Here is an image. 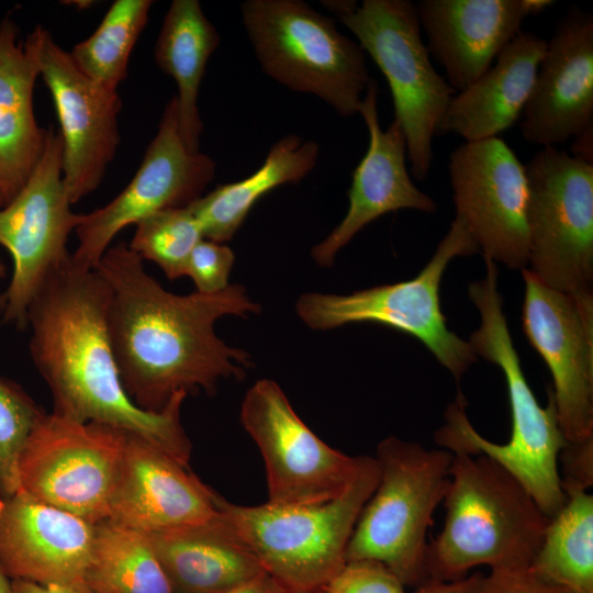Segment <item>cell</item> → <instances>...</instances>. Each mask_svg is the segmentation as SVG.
<instances>
[{"label": "cell", "instance_id": "8d00e7d4", "mask_svg": "<svg viewBox=\"0 0 593 593\" xmlns=\"http://www.w3.org/2000/svg\"><path fill=\"white\" fill-rule=\"evenodd\" d=\"M11 586L13 593H96L86 582L42 584L12 580Z\"/></svg>", "mask_w": 593, "mask_h": 593}, {"label": "cell", "instance_id": "836d02e7", "mask_svg": "<svg viewBox=\"0 0 593 593\" xmlns=\"http://www.w3.org/2000/svg\"><path fill=\"white\" fill-rule=\"evenodd\" d=\"M234 261L235 255L231 247L203 238L191 251L186 276L192 279L197 292L214 294L228 287Z\"/></svg>", "mask_w": 593, "mask_h": 593}, {"label": "cell", "instance_id": "ba28073f", "mask_svg": "<svg viewBox=\"0 0 593 593\" xmlns=\"http://www.w3.org/2000/svg\"><path fill=\"white\" fill-rule=\"evenodd\" d=\"M354 34L388 81L394 121L405 142L411 174L425 180L433 139L455 90L439 75L421 35L416 7L409 0L324 1Z\"/></svg>", "mask_w": 593, "mask_h": 593}, {"label": "cell", "instance_id": "5b68a950", "mask_svg": "<svg viewBox=\"0 0 593 593\" xmlns=\"http://www.w3.org/2000/svg\"><path fill=\"white\" fill-rule=\"evenodd\" d=\"M378 480L374 457L362 455L347 489L326 502L247 506L232 503L217 492L214 502L264 571L290 593H309L320 590L346 562L351 534Z\"/></svg>", "mask_w": 593, "mask_h": 593}, {"label": "cell", "instance_id": "74e56055", "mask_svg": "<svg viewBox=\"0 0 593 593\" xmlns=\"http://www.w3.org/2000/svg\"><path fill=\"white\" fill-rule=\"evenodd\" d=\"M221 593H290L277 579L260 572L256 577Z\"/></svg>", "mask_w": 593, "mask_h": 593}, {"label": "cell", "instance_id": "4316f807", "mask_svg": "<svg viewBox=\"0 0 593 593\" xmlns=\"http://www.w3.org/2000/svg\"><path fill=\"white\" fill-rule=\"evenodd\" d=\"M318 150L313 141L286 135L249 177L221 184L190 203L203 237L223 244L231 240L261 197L279 186L299 182L314 168Z\"/></svg>", "mask_w": 593, "mask_h": 593}, {"label": "cell", "instance_id": "7402d4cb", "mask_svg": "<svg viewBox=\"0 0 593 593\" xmlns=\"http://www.w3.org/2000/svg\"><path fill=\"white\" fill-rule=\"evenodd\" d=\"M214 495L189 467L130 434L107 521L144 534L184 527L217 514Z\"/></svg>", "mask_w": 593, "mask_h": 593}, {"label": "cell", "instance_id": "9c48e42d", "mask_svg": "<svg viewBox=\"0 0 593 593\" xmlns=\"http://www.w3.org/2000/svg\"><path fill=\"white\" fill-rule=\"evenodd\" d=\"M475 253H479L477 244L461 221L455 217L433 257L416 277L350 294L305 293L296 300L295 311L314 331L374 323L409 334L459 380L478 356L469 342L448 328L439 290L449 262Z\"/></svg>", "mask_w": 593, "mask_h": 593}, {"label": "cell", "instance_id": "1f68e13d", "mask_svg": "<svg viewBox=\"0 0 593 593\" xmlns=\"http://www.w3.org/2000/svg\"><path fill=\"white\" fill-rule=\"evenodd\" d=\"M44 413L20 384L0 377V497L19 492V457Z\"/></svg>", "mask_w": 593, "mask_h": 593}, {"label": "cell", "instance_id": "9a60e30c", "mask_svg": "<svg viewBox=\"0 0 593 593\" xmlns=\"http://www.w3.org/2000/svg\"><path fill=\"white\" fill-rule=\"evenodd\" d=\"M456 217L483 257L528 265L529 183L525 165L500 136L465 142L449 155Z\"/></svg>", "mask_w": 593, "mask_h": 593}, {"label": "cell", "instance_id": "8fae6325", "mask_svg": "<svg viewBox=\"0 0 593 593\" xmlns=\"http://www.w3.org/2000/svg\"><path fill=\"white\" fill-rule=\"evenodd\" d=\"M529 183L527 269L542 284L592 291L593 164L557 147L525 165Z\"/></svg>", "mask_w": 593, "mask_h": 593}, {"label": "cell", "instance_id": "4dcf8cb0", "mask_svg": "<svg viewBox=\"0 0 593 593\" xmlns=\"http://www.w3.org/2000/svg\"><path fill=\"white\" fill-rule=\"evenodd\" d=\"M203 238L197 219L184 206L161 210L138 222L128 246L176 280L186 276L191 251Z\"/></svg>", "mask_w": 593, "mask_h": 593}, {"label": "cell", "instance_id": "484cf974", "mask_svg": "<svg viewBox=\"0 0 593 593\" xmlns=\"http://www.w3.org/2000/svg\"><path fill=\"white\" fill-rule=\"evenodd\" d=\"M219 44V32L204 15L199 1L171 2L155 44L154 58L177 83L179 131L191 152H200L203 124L198 96L208 60Z\"/></svg>", "mask_w": 593, "mask_h": 593}, {"label": "cell", "instance_id": "83f0119b", "mask_svg": "<svg viewBox=\"0 0 593 593\" xmlns=\"http://www.w3.org/2000/svg\"><path fill=\"white\" fill-rule=\"evenodd\" d=\"M566 501L549 519L530 569L574 593H593V495L562 485Z\"/></svg>", "mask_w": 593, "mask_h": 593}, {"label": "cell", "instance_id": "277c9868", "mask_svg": "<svg viewBox=\"0 0 593 593\" xmlns=\"http://www.w3.org/2000/svg\"><path fill=\"white\" fill-rule=\"evenodd\" d=\"M452 455L444 526L426 550L427 581H457L479 566L529 568L550 518L495 461Z\"/></svg>", "mask_w": 593, "mask_h": 593}, {"label": "cell", "instance_id": "7bdbcfd3", "mask_svg": "<svg viewBox=\"0 0 593 593\" xmlns=\"http://www.w3.org/2000/svg\"><path fill=\"white\" fill-rule=\"evenodd\" d=\"M309 593H321V592H320V590H317V591H314V592H309Z\"/></svg>", "mask_w": 593, "mask_h": 593}, {"label": "cell", "instance_id": "52a82bcc", "mask_svg": "<svg viewBox=\"0 0 593 593\" xmlns=\"http://www.w3.org/2000/svg\"><path fill=\"white\" fill-rule=\"evenodd\" d=\"M240 14L268 76L316 96L342 116L359 112L372 79L366 54L331 18L301 0H247Z\"/></svg>", "mask_w": 593, "mask_h": 593}, {"label": "cell", "instance_id": "44dd1931", "mask_svg": "<svg viewBox=\"0 0 593 593\" xmlns=\"http://www.w3.org/2000/svg\"><path fill=\"white\" fill-rule=\"evenodd\" d=\"M96 525L22 491L0 497V567L12 580L85 582Z\"/></svg>", "mask_w": 593, "mask_h": 593}, {"label": "cell", "instance_id": "cb8c5ba5", "mask_svg": "<svg viewBox=\"0 0 593 593\" xmlns=\"http://www.w3.org/2000/svg\"><path fill=\"white\" fill-rule=\"evenodd\" d=\"M546 41L521 31L492 66L450 100L436 130L466 142L497 137L522 116L535 83Z\"/></svg>", "mask_w": 593, "mask_h": 593}, {"label": "cell", "instance_id": "ab89813d", "mask_svg": "<svg viewBox=\"0 0 593 593\" xmlns=\"http://www.w3.org/2000/svg\"><path fill=\"white\" fill-rule=\"evenodd\" d=\"M592 132L593 126L586 128L579 135H577L573 139V146H572V156L575 158H579L581 160H584L586 163H592Z\"/></svg>", "mask_w": 593, "mask_h": 593}, {"label": "cell", "instance_id": "e575fe53", "mask_svg": "<svg viewBox=\"0 0 593 593\" xmlns=\"http://www.w3.org/2000/svg\"><path fill=\"white\" fill-rule=\"evenodd\" d=\"M465 593H574L552 583L530 567L516 570H491L489 574L473 573Z\"/></svg>", "mask_w": 593, "mask_h": 593}, {"label": "cell", "instance_id": "60d3db41", "mask_svg": "<svg viewBox=\"0 0 593 593\" xmlns=\"http://www.w3.org/2000/svg\"><path fill=\"white\" fill-rule=\"evenodd\" d=\"M0 593H13L11 581L4 574L1 567H0Z\"/></svg>", "mask_w": 593, "mask_h": 593}, {"label": "cell", "instance_id": "d4e9b609", "mask_svg": "<svg viewBox=\"0 0 593 593\" xmlns=\"http://www.w3.org/2000/svg\"><path fill=\"white\" fill-rule=\"evenodd\" d=\"M147 535L177 593H221L264 571L220 511L202 523Z\"/></svg>", "mask_w": 593, "mask_h": 593}, {"label": "cell", "instance_id": "7c38bea8", "mask_svg": "<svg viewBox=\"0 0 593 593\" xmlns=\"http://www.w3.org/2000/svg\"><path fill=\"white\" fill-rule=\"evenodd\" d=\"M63 180V141L47 130L45 147L21 190L0 208V245L11 256L13 269L0 293L4 324L26 328L31 301L46 278L71 256L68 238L80 214L74 213Z\"/></svg>", "mask_w": 593, "mask_h": 593}, {"label": "cell", "instance_id": "5bb4252c", "mask_svg": "<svg viewBox=\"0 0 593 593\" xmlns=\"http://www.w3.org/2000/svg\"><path fill=\"white\" fill-rule=\"evenodd\" d=\"M215 170L210 156L184 145L174 96L128 184L105 205L80 214L75 230L78 246L71 259L82 268L94 269L123 228L158 211L188 206L201 197Z\"/></svg>", "mask_w": 593, "mask_h": 593}, {"label": "cell", "instance_id": "d590c367", "mask_svg": "<svg viewBox=\"0 0 593 593\" xmlns=\"http://www.w3.org/2000/svg\"><path fill=\"white\" fill-rule=\"evenodd\" d=\"M562 463L561 485L590 489L593 484V438L568 443L559 454Z\"/></svg>", "mask_w": 593, "mask_h": 593}, {"label": "cell", "instance_id": "2e32d148", "mask_svg": "<svg viewBox=\"0 0 593 593\" xmlns=\"http://www.w3.org/2000/svg\"><path fill=\"white\" fill-rule=\"evenodd\" d=\"M523 331L550 370L551 393L568 443L593 438V292H564L522 269Z\"/></svg>", "mask_w": 593, "mask_h": 593}, {"label": "cell", "instance_id": "d6986e66", "mask_svg": "<svg viewBox=\"0 0 593 593\" xmlns=\"http://www.w3.org/2000/svg\"><path fill=\"white\" fill-rule=\"evenodd\" d=\"M550 0H422L416 7L429 56L460 92L494 63L522 31L524 20L553 5Z\"/></svg>", "mask_w": 593, "mask_h": 593}, {"label": "cell", "instance_id": "d6a6232c", "mask_svg": "<svg viewBox=\"0 0 593 593\" xmlns=\"http://www.w3.org/2000/svg\"><path fill=\"white\" fill-rule=\"evenodd\" d=\"M321 593H406L404 583L383 563L348 560L321 589Z\"/></svg>", "mask_w": 593, "mask_h": 593}, {"label": "cell", "instance_id": "e0dca14e", "mask_svg": "<svg viewBox=\"0 0 593 593\" xmlns=\"http://www.w3.org/2000/svg\"><path fill=\"white\" fill-rule=\"evenodd\" d=\"M40 67L59 121L64 184L76 203L100 186L116 154L122 100L90 80L43 26Z\"/></svg>", "mask_w": 593, "mask_h": 593}, {"label": "cell", "instance_id": "30bf717a", "mask_svg": "<svg viewBox=\"0 0 593 593\" xmlns=\"http://www.w3.org/2000/svg\"><path fill=\"white\" fill-rule=\"evenodd\" d=\"M130 434L44 413L19 457V491L93 525L109 519Z\"/></svg>", "mask_w": 593, "mask_h": 593}, {"label": "cell", "instance_id": "3957f363", "mask_svg": "<svg viewBox=\"0 0 593 593\" xmlns=\"http://www.w3.org/2000/svg\"><path fill=\"white\" fill-rule=\"evenodd\" d=\"M485 275L472 282L468 294L480 314V326L469 343L477 356L503 372L511 407L512 430L506 444H496L477 432L466 413L460 393L446 413L435 441L452 454L483 455L511 473L551 518L566 501L559 471V454L567 440L561 432L551 390L542 407L523 372L497 289L496 264L483 258Z\"/></svg>", "mask_w": 593, "mask_h": 593}, {"label": "cell", "instance_id": "6da1fadb", "mask_svg": "<svg viewBox=\"0 0 593 593\" xmlns=\"http://www.w3.org/2000/svg\"><path fill=\"white\" fill-rule=\"evenodd\" d=\"M94 269L109 287V338L122 385L137 407L161 412L180 391L212 395L221 379L246 377L250 355L214 331L222 316L261 311L244 286L230 283L214 294L171 293L125 242L111 245Z\"/></svg>", "mask_w": 593, "mask_h": 593}, {"label": "cell", "instance_id": "4fadbf2b", "mask_svg": "<svg viewBox=\"0 0 593 593\" xmlns=\"http://www.w3.org/2000/svg\"><path fill=\"white\" fill-rule=\"evenodd\" d=\"M240 422L264 458L270 504L333 500L347 489L361 463L362 455L348 456L315 435L271 379L257 380L246 391Z\"/></svg>", "mask_w": 593, "mask_h": 593}, {"label": "cell", "instance_id": "ac0fdd59", "mask_svg": "<svg viewBox=\"0 0 593 593\" xmlns=\"http://www.w3.org/2000/svg\"><path fill=\"white\" fill-rule=\"evenodd\" d=\"M530 144L556 147L593 126V14L572 7L540 60L521 116Z\"/></svg>", "mask_w": 593, "mask_h": 593}, {"label": "cell", "instance_id": "f35d334b", "mask_svg": "<svg viewBox=\"0 0 593 593\" xmlns=\"http://www.w3.org/2000/svg\"><path fill=\"white\" fill-rule=\"evenodd\" d=\"M469 582L470 577L457 581L430 580L416 586L412 593H465Z\"/></svg>", "mask_w": 593, "mask_h": 593}, {"label": "cell", "instance_id": "603a6c76", "mask_svg": "<svg viewBox=\"0 0 593 593\" xmlns=\"http://www.w3.org/2000/svg\"><path fill=\"white\" fill-rule=\"evenodd\" d=\"M41 29L36 25L22 40L9 15L0 21V192L4 204L29 179L47 137L33 108L34 87L41 76Z\"/></svg>", "mask_w": 593, "mask_h": 593}, {"label": "cell", "instance_id": "ffe728a7", "mask_svg": "<svg viewBox=\"0 0 593 593\" xmlns=\"http://www.w3.org/2000/svg\"><path fill=\"white\" fill-rule=\"evenodd\" d=\"M378 83L372 78L362 98L359 114L368 134L367 152L353 172L348 210L329 235L316 244L311 255L321 267H331L337 253L366 225L389 212L403 209L434 213L436 202L413 182L406 167V142L394 120L382 130L378 115Z\"/></svg>", "mask_w": 593, "mask_h": 593}, {"label": "cell", "instance_id": "f546056e", "mask_svg": "<svg viewBox=\"0 0 593 593\" xmlns=\"http://www.w3.org/2000/svg\"><path fill=\"white\" fill-rule=\"evenodd\" d=\"M152 5V0H115L94 32L69 52L77 67L98 86L119 91Z\"/></svg>", "mask_w": 593, "mask_h": 593}, {"label": "cell", "instance_id": "b9f144b4", "mask_svg": "<svg viewBox=\"0 0 593 593\" xmlns=\"http://www.w3.org/2000/svg\"><path fill=\"white\" fill-rule=\"evenodd\" d=\"M4 205V201H3V198H2V194L0 192V208ZM7 273V267L2 262V260L0 259V277H4Z\"/></svg>", "mask_w": 593, "mask_h": 593}, {"label": "cell", "instance_id": "7a4b0ae2", "mask_svg": "<svg viewBox=\"0 0 593 593\" xmlns=\"http://www.w3.org/2000/svg\"><path fill=\"white\" fill-rule=\"evenodd\" d=\"M109 287L96 269L71 256L44 281L31 301V359L48 385L56 415L121 428L189 467L192 445L181 424L188 394L176 393L161 412L137 407L126 394L107 324Z\"/></svg>", "mask_w": 593, "mask_h": 593}, {"label": "cell", "instance_id": "8992f818", "mask_svg": "<svg viewBox=\"0 0 593 593\" xmlns=\"http://www.w3.org/2000/svg\"><path fill=\"white\" fill-rule=\"evenodd\" d=\"M452 457L396 436L382 439L374 456L379 480L358 517L346 561H379L404 585L427 582L426 536L448 489Z\"/></svg>", "mask_w": 593, "mask_h": 593}, {"label": "cell", "instance_id": "f1b7e54d", "mask_svg": "<svg viewBox=\"0 0 593 593\" xmlns=\"http://www.w3.org/2000/svg\"><path fill=\"white\" fill-rule=\"evenodd\" d=\"M85 582L96 593H177L148 535L110 521L96 525Z\"/></svg>", "mask_w": 593, "mask_h": 593}]
</instances>
